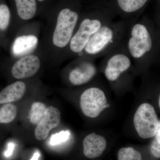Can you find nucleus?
<instances>
[{"instance_id": "obj_5", "label": "nucleus", "mask_w": 160, "mask_h": 160, "mask_svg": "<svg viewBox=\"0 0 160 160\" xmlns=\"http://www.w3.org/2000/svg\"><path fill=\"white\" fill-rule=\"evenodd\" d=\"M79 20V15L77 12L69 8L60 10L52 36L55 46L61 49L69 46Z\"/></svg>"}, {"instance_id": "obj_16", "label": "nucleus", "mask_w": 160, "mask_h": 160, "mask_svg": "<svg viewBox=\"0 0 160 160\" xmlns=\"http://www.w3.org/2000/svg\"><path fill=\"white\" fill-rule=\"evenodd\" d=\"M18 109L11 103H6L0 108V123L11 122L16 117Z\"/></svg>"}, {"instance_id": "obj_22", "label": "nucleus", "mask_w": 160, "mask_h": 160, "mask_svg": "<svg viewBox=\"0 0 160 160\" xmlns=\"http://www.w3.org/2000/svg\"><path fill=\"white\" fill-rule=\"evenodd\" d=\"M15 148V144L12 142L8 143L7 150L4 152V155L6 158L10 157L13 153Z\"/></svg>"}, {"instance_id": "obj_10", "label": "nucleus", "mask_w": 160, "mask_h": 160, "mask_svg": "<svg viewBox=\"0 0 160 160\" xmlns=\"http://www.w3.org/2000/svg\"><path fill=\"white\" fill-rule=\"evenodd\" d=\"M40 66L39 58L37 56L29 55L21 58L15 63L12 68V74L15 78H27L34 75Z\"/></svg>"}, {"instance_id": "obj_9", "label": "nucleus", "mask_w": 160, "mask_h": 160, "mask_svg": "<svg viewBox=\"0 0 160 160\" xmlns=\"http://www.w3.org/2000/svg\"><path fill=\"white\" fill-rule=\"evenodd\" d=\"M61 120L60 110L53 106L46 108L42 118L35 129L34 135L39 141L45 140L51 130L59 125Z\"/></svg>"}, {"instance_id": "obj_15", "label": "nucleus", "mask_w": 160, "mask_h": 160, "mask_svg": "<svg viewBox=\"0 0 160 160\" xmlns=\"http://www.w3.org/2000/svg\"><path fill=\"white\" fill-rule=\"evenodd\" d=\"M18 14L22 19H31L37 11L36 0H15Z\"/></svg>"}, {"instance_id": "obj_8", "label": "nucleus", "mask_w": 160, "mask_h": 160, "mask_svg": "<svg viewBox=\"0 0 160 160\" xmlns=\"http://www.w3.org/2000/svg\"><path fill=\"white\" fill-rule=\"evenodd\" d=\"M70 70L68 76L69 82L74 86H81L91 82L97 74L96 59L81 55Z\"/></svg>"}, {"instance_id": "obj_13", "label": "nucleus", "mask_w": 160, "mask_h": 160, "mask_svg": "<svg viewBox=\"0 0 160 160\" xmlns=\"http://www.w3.org/2000/svg\"><path fill=\"white\" fill-rule=\"evenodd\" d=\"M26 84L17 82L7 86L0 92V104L16 102L22 99L26 93Z\"/></svg>"}, {"instance_id": "obj_24", "label": "nucleus", "mask_w": 160, "mask_h": 160, "mask_svg": "<svg viewBox=\"0 0 160 160\" xmlns=\"http://www.w3.org/2000/svg\"><path fill=\"white\" fill-rule=\"evenodd\" d=\"M159 106H160V97H159Z\"/></svg>"}, {"instance_id": "obj_19", "label": "nucleus", "mask_w": 160, "mask_h": 160, "mask_svg": "<svg viewBox=\"0 0 160 160\" xmlns=\"http://www.w3.org/2000/svg\"><path fill=\"white\" fill-rule=\"evenodd\" d=\"M10 12L9 7L5 4L0 5V29H7L10 22Z\"/></svg>"}, {"instance_id": "obj_1", "label": "nucleus", "mask_w": 160, "mask_h": 160, "mask_svg": "<svg viewBox=\"0 0 160 160\" xmlns=\"http://www.w3.org/2000/svg\"><path fill=\"white\" fill-rule=\"evenodd\" d=\"M123 43L134 66L140 70L160 61V28L148 18L130 22Z\"/></svg>"}, {"instance_id": "obj_7", "label": "nucleus", "mask_w": 160, "mask_h": 160, "mask_svg": "<svg viewBox=\"0 0 160 160\" xmlns=\"http://www.w3.org/2000/svg\"><path fill=\"white\" fill-rule=\"evenodd\" d=\"M80 104L84 114L91 118L97 117L104 109L109 106L105 92L95 86L89 87L83 92Z\"/></svg>"}, {"instance_id": "obj_3", "label": "nucleus", "mask_w": 160, "mask_h": 160, "mask_svg": "<svg viewBox=\"0 0 160 160\" xmlns=\"http://www.w3.org/2000/svg\"><path fill=\"white\" fill-rule=\"evenodd\" d=\"M111 21L112 17L109 15L98 12L90 13L79 20L68 46L72 54L81 55L92 37Z\"/></svg>"}, {"instance_id": "obj_17", "label": "nucleus", "mask_w": 160, "mask_h": 160, "mask_svg": "<svg viewBox=\"0 0 160 160\" xmlns=\"http://www.w3.org/2000/svg\"><path fill=\"white\" fill-rule=\"evenodd\" d=\"M46 108L44 103L41 102L33 103L29 112V118L30 122L37 125L42 118Z\"/></svg>"}, {"instance_id": "obj_2", "label": "nucleus", "mask_w": 160, "mask_h": 160, "mask_svg": "<svg viewBox=\"0 0 160 160\" xmlns=\"http://www.w3.org/2000/svg\"><path fill=\"white\" fill-rule=\"evenodd\" d=\"M122 20L103 26L90 39L82 55L96 59L104 57L123 42L129 23Z\"/></svg>"}, {"instance_id": "obj_18", "label": "nucleus", "mask_w": 160, "mask_h": 160, "mask_svg": "<svg viewBox=\"0 0 160 160\" xmlns=\"http://www.w3.org/2000/svg\"><path fill=\"white\" fill-rule=\"evenodd\" d=\"M118 160H142L139 152L131 147L122 148L118 152Z\"/></svg>"}, {"instance_id": "obj_6", "label": "nucleus", "mask_w": 160, "mask_h": 160, "mask_svg": "<svg viewBox=\"0 0 160 160\" xmlns=\"http://www.w3.org/2000/svg\"><path fill=\"white\" fill-rule=\"evenodd\" d=\"M133 123L138 134L144 139L154 137L160 128V122L154 107L149 103H143L138 108Z\"/></svg>"}, {"instance_id": "obj_14", "label": "nucleus", "mask_w": 160, "mask_h": 160, "mask_svg": "<svg viewBox=\"0 0 160 160\" xmlns=\"http://www.w3.org/2000/svg\"><path fill=\"white\" fill-rule=\"evenodd\" d=\"M149 0H116L119 10L124 15L123 20L132 21L131 15L138 13L146 6Z\"/></svg>"}, {"instance_id": "obj_20", "label": "nucleus", "mask_w": 160, "mask_h": 160, "mask_svg": "<svg viewBox=\"0 0 160 160\" xmlns=\"http://www.w3.org/2000/svg\"><path fill=\"white\" fill-rule=\"evenodd\" d=\"M70 132L69 130H62L52 134L50 138V144L51 146H57L65 142L69 139Z\"/></svg>"}, {"instance_id": "obj_25", "label": "nucleus", "mask_w": 160, "mask_h": 160, "mask_svg": "<svg viewBox=\"0 0 160 160\" xmlns=\"http://www.w3.org/2000/svg\"><path fill=\"white\" fill-rule=\"evenodd\" d=\"M38 1H40V2H42V1H44V0H38Z\"/></svg>"}, {"instance_id": "obj_11", "label": "nucleus", "mask_w": 160, "mask_h": 160, "mask_svg": "<svg viewBox=\"0 0 160 160\" xmlns=\"http://www.w3.org/2000/svg\"><path fill=\"white\" fill-rule=\"evenodd\" d=\"M106 146L107 142L104 137L92 132L86 136L83 140V153L88 158H96L102 154Z\"/></svg>"}, {"instance_id": "obj_21", "label": "nucleus", "mask_w": 160, "mask_h": 160, "mask_svg": "<svg viewBox=\"0 0 160 160\" xmlns=\"http://www.w3.org/2000/svg\"><path fill=\"white\" fill-rule=\"evenodd\" d=\"M150 146V151L155 157L160 158V128H159Z\"/></svg>"}, {"instance_id": "obj_12", "label": "nucleus", "mask_w": 160, "mask_h": 160, "mask_svg": "<svg viewBox=\"0 0 160 160\" xmlns=\"http://www.w3.org/2000/svg\"><path fill=\"white\" fill-rule=\"evenodd\" d=\"M38 44V38L35 36L18 37L15 40L12 45V53L17 57L28 55L36 49Z\"/></svg>"}, {"instance_id": "obj_23", "label": "nucleus", "mask_w": 160, "mask_h": 160, "mask_svg": "<svg viewBox=\"0 0 160 160\" xmlns=\"http://www.w3.org/2000/svg\"><path fill=\"white\" fill-rule=\"evenodd\" d=\"M40 156H41V153H40L39 151L36 150L34 154L32 155V157L30 160H39Z\"/></svg>"}, {"instance_id": "obj_4", "label": "nucleus", "mask_w": 160, "mask_h": 160, "mask_svg": "<svg viewBox=\"0 0 160 160\" xmlns=\"http://www.w3.org/2000/svg\"><path fill=\"white\" fill-rule=\"evenodd\" d=\"M100 65L106 78L111 83L119 82L134 66L123 43L104 56Z\"/></svg>"}]
</instances>
